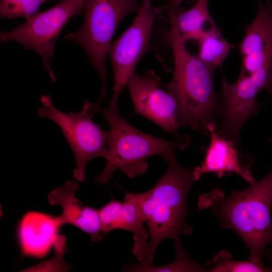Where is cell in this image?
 <instances>
[{"mask_svg": "<svg viewBox=\"0 0 272 272\" xmlns=\"http://www.w3.org/2000/svg\"><path fill=\"white\" fill-rule=\"evenodd\" d=\"M164 160L168 165L167 170L152 188L141 193H127L138 205L149 228L150 240L132 250L143 264H152L162 241L171 239L175 243H179L182 234L191 232L186 221V199L196 181L193 169L180 164L175 155Z\"/></svg>", "mask_w": 272, "mask_h": 272, "instance_id": "1", "label": "cell"}, {"mask_svg": "<svg viewBox=\"0 0 272 272\" xmlns=\"http://www.w3.org/2000/svg\"><path fill=\"white\" fill-rule=\"evenodd\" d=\"M99 112L103 114L109 126L106 165L95 179L99 185L108 182L117 169L131 178L143 175L148 168L149 158L161 155L165 159L189 144L190 140L171 141L145 133L123 118L119 109L108 106L101 107Z\"/></svg>", "mask_w": 272, "mask_h": 272, "instance_id": "4", "label": "cell"}, {"mask_svg": "<svg viewBox=\"0 0 272 272\" xmlns=\"http://www.w3.org/2000/svg\"><path fill=\"white\" fill-rule=\"evenodd\" d=\"M87 0H62L51 8L9 31H1L3 43L14 41L24 49L33 50L40 55L45 69L52 82L56 81L51 68L55 44L62 29L74 16L83 14Z\"/></svg>", "mask_w": 272, "mask_h": 272, "instance_id": "7", "label": "cell"}, {"mask_svg": "<svg viewBox=\"0 0 272 272\" xmlns=\"http://www.w3.org/2000/svg\"><path fill=\"white\" fill-rule=\"evenodd\" d=\"M140 0H87L80 29L67 34L64 39L80 45L98 74L101 83L100 101L107 90L106 59L111 40L121 21L127 15L137 13Z\"/></svg>", "mask_w": 272, "mask_h": 272, "instance_id": "5", "label": "cell"}, {"mask_svg": "<svg viewBox=\"0 0 272 272\" xmlns=\"http://www.w3.org/2000/svg\"><path fill=\"white\" fill-rule=\"evenodd\" d=\"M267 2L272 5V0H268Z\"/></svg>", "mask_w": 272, "mask_h": 272, "instance_id": "24", "label": "cell"}, {"mask_svg": "<svg viewBox=\"0 0 272 272\" xmlns=\"http://www.w3.org/2000/svg\"><path fill=\"white\" fill-rule=\"evenodd\" d=\"M79 188L77 182L67 180L62 186L55 188L49 194V202L52 205L61 207L62 213L59 217L63 225H73L88 234L93 242L100 241L104 235L99 210L83 206L76 196Z\"/></svg>", "mask_w": 272, "mask_h": 272, "instance_id": "13", "label": "cell"}, {"mask_svg": "<svg viewBox=\"0 0 272 272\" xmlns=\"http://www.w3.org/2000/svg\"><path fill=\"white\" fill-rule=\"evenodd\" d=\"M260 91L250 75L240 72L234 83H229L223 76L220 96L223 106L222 118L216 127L219 134L239 144L242 125L259 112L260 105L256 98Z\"/></svg>", "mask_w": 272, "mask_h": 272, "instance_id": "10", "label": "cell"}, {"mask_svg": "<svg viewBox=\"0 0 272 272\" xmlns=\"http://www.w3.org/2000/svg\"><path fill=\"white\" fill-rule=\"evenodd\" d=\"M176 258L172 263L163 266L152 264H132L124 267L128 271H206L202 265L194 261L184 249L181 242L175 244Z\"/></svg>", "mask_w": 272, "mask_h": 272, "instance_id": "18", "label": "cell"}, {"mask_svg": "<svg viewBox=\"0 0 272 272\" xmlns=\"http://www.w3.org/2000/svg\"><path fill=\"white\" fill-rule=\"evenodd\" d=\"M40 102L39 115L51 120L60 128L75 157L74 177L84 182L87 163L97 157L105 159L107 155L109 132L92 120L101 105L85 101L81 111L64 113L54 106L49 96H42Z\"/></svg>", "mask_w": 272, "mask_h": 272, "instance_id": "6", "label": "cell"}, {"mask_svg": "<svg viewBox=\"0 0 272 272\" xmlns=\"http://www.w3.org/2000/svg\"><path fill=\"white\" fill-rule=\"evenodd\" d=\"M43 3L46 2V1H48V0H41Z\"/></svg>", "mask_w": 272, "mask_h": 272, "instance_id": "25", "label": "cell"}, {"mask_svg": "<svg viewBox=\"0 0 272 272\" xmlns=\"http://www.w3.org/2000/svg\"><path fill=\"white\" fill-rule=\"evenodd\" d=\"M126 86L134 107V113L145 116L179 140H190L188 135L178 133V103L173 92L162 83L153 70L143 75L136 71Z\"/></svg>", "mask_w": 272, "mask_h": 272, "instance_id": "9", "label": "cell"}, {"mask_svg": "<svg viewBox=\"0 0 272 272\" xmlns=\"http://www.w3.org/2000/svg\"><path fill=\"white\" fill-rule=\"evenodd\" d=\"M270 246L266 250H264L263 255V256H272V242L270 243Z\"/></svg>", "mask_w": 272, "mask_h": 272, "instance_id": "23", "label": "cell"}, {"mask_svg": "<svg viewBox=\"0 0 272 272\" xmlns=\"http://www.w3.org/2000/svg\"><path fill=\"white\" fill-rule=\"evenodd\" d=\"M215 264L208 269L212 272H239V271H272V269L266 267L264 265L257 264L250 260H234L230 257V253L223 251L218 253L212 262Z\"/></svg>", "mask_w": 272, "mask_h": 272, "instance_id": "20", "label": "cell"}, {"mask_svg": "<svg viewBox=\"0 0 272 272\" xmlns=\"http://www.w3.org/2000/svg\"><path fill=\"white\" fill-rule=\"evenodd\" d=\"M272 171L242 190H233L225 200L214 189L199 198L198 207L209 208L220 219L222 227L235 232L249 250L248 260L264 265L262 255L272 242L270 208Z\"/></svg>", "mask_w": 272, "mask_h": 272, "instance_id": "2", "label": "cell"}, {"mask_svg": "<svg viewBox=\"0 0 272 272\" xmlns=\"http://www.w3.org/2000/svg\"><path fill=\"white\" fill-rule=\"evenodd\" d=\"M98 210L104 236L113 230L129 231L133 233L134 241L132 250L148 242L149 231L144 226L145 221L141 211L127 194L124 201L113 198Z\"/></svg>", "mask_w": 272, "mask_h": 272, "instance_id": "14", "label": "cell"}, {"mask_svg": "<svg viewBox=\"0 0 272 272\" xmlns=\"http://www.w3.org/2000/svg\"><path fill=\"white\" fill-rule=\"evenodd\" d=\"M258 2L254 20L245 28L238 46L241 58V72L250 75L272 58V5Z\"/></svg>", "mask_w": 272, "mask_h": 272, "instance_id": "12", "label": "cell"}, {"mask_svg": "<svg viewBox=\"0 0 272 272\" xmlns=\"http://www.w3.org/2000/svg\"><path fill=\"white\" fill-rule=\"evenodd\" d=\"M216 127L214 124L208 127L210 143L201 164L193 169L196 181L208 173H214L222 178L225 173L233 172L250 185L253 184L255 180L250 171V165L245 161L248 157L242 153L238 144L219 134Z\"/></svg>", "mask_w": 272, "mask_h": 272, "instance_id": "11", "label": "cell"}, {"mask_svg": "<svg viewBox=\"0 0 272 272\" xmlns=\"http://www.w3.org/2000/svg\"><path fill=\"white\" fill-rule=\"evenodd\" d=\"M59 216L44 213L29 212L22 219L19 237L23 253L34 256H42L49 250L63 226Z\"/></svg>", "mask_w": 272, "mask_h": 272, "instance_id": "15", "label": "cell"}, {"mask_svg": "<svg viewBox=\"0 0 272 272\" xmlns=\"http://www.w3.org/2000/svg\"><path fill=\"white\" fill-rule=\"evenodd\" d=\"M250 75L261 91L272 94V58Z\"/></svg>", "mask_w": 272, "mask_h": 272, "instance_id": "21", "label": "cell"}, {"mask_svg": "<svg viewBox=\"0 0 272 272\" xmlns=\"http://www.w3.org/2000/svg\"><path fill=\"white\" fill-rule=\"evenodd\" d=\"M169 40L175 70L173 78L167 85L178 101L180 127L189 126L208 135V126L217 125L216 117L223 113L222 101L214 87L216 68L190 53L186 42L171 25Z\"/></svg>", "mask_w": 272, "mask_h": 272, "instance_id": "3", "label": "cell"}, {"mask_svg": "<svg viewBox=\"0 0 272 272\" xmlns=\"http://www.w3.org/2000/svg\"><path fill=\"white\" fill-rule=\"evenodd\" d=\"M209 0H197L191 8L173 6L167 3L163 9L170 25L176 29L181 38L186 42L197 41L203 34L216 27L209 9Z\"/></svg>", "mask_w": 272, "mask_h": 272, "instance_id": "16", "label": "cell"}, {"mask_svg": "<svg viewBox=\"0 0 272 272\" xmlns=\"http://www.w3.org/2000/svg\"><path fill=\"white\" fill-rule=\"evenodd\" d=\"M41 0H1L0 16L7 19L22 17L28 20L41 12Z\"/></svg>", "mask_w": 272, "mask_h": 272, "instance_id": "19", "label": "cell"}, {"mask_svg": "<svg viewBox=\"0 0 272 272\" xmlns=\"http://www.w3.org/2000/svg\"><path fill=\"white\" fill-rule=\"evenodd\" d=\"M166 3L175 7L180 6L184 1L187 0H165Z\"/></svg>", "mask_w": 272, "mask_h": 272, "instance_id": "22", "label": "cell"}, {"mask_svg": "<svg viewBox=\"0 0 272 272\" xmlns=\"http://www.w3.org/2000/svg\"><path fill=\"white\" fill-rule=\"evenodd\" d=\"M196 42L197 56L205 63L221 69L231 46L223 37L220 28L216 27L206 33Z\"/></svg>", "mask_w": 272, "mask_h": 272, "instance_id": "17", "label": "cell"}, {"mask_svg": "<svg viewBox=\"0 0 272 272\" xmlns=\"http://www.w3.org/2000/svg\"><path fill=\"white\" fill-rule=\"evenodd\" d=\"M160 13L161 9L153 6L150 0H141L140 10L131 25L112 42L108 56L113 70L114 86L108 106L119 109V96L150 47L152 28Z\"/></svg>", "mask_w": 272, "mask_h": 272, "instance_id": "8", "label": "cell"}]
</instances>
